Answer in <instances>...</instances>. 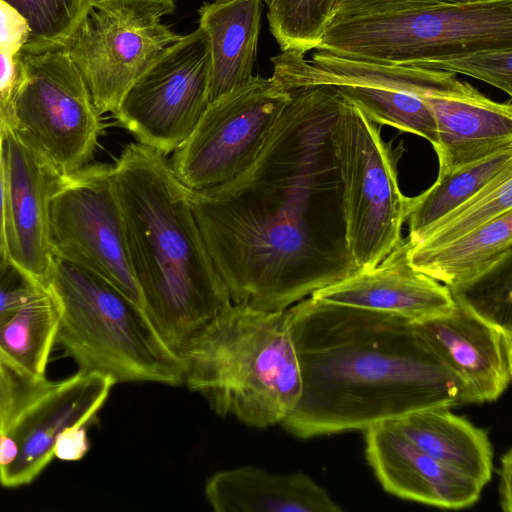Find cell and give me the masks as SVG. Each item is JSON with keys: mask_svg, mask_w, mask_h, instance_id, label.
Returning a JSON list of instances; mask_svg holds the SVG:
<instances>
[{"mask_svg": "<svg viewBox=\"0 0 512 512\" xmlns=\"http://www.w3.org/2000/svg\"><path fill=\"white\" fill-rule=\"evenodd\" d=\"M273 77L288 99L255 159L224 184L189 191L231 302L264 311L287 309L357 271L330 134L345 97L332 85Z\"/></svg>", "mask_w": 512, "mask_h": 512, "instance_id": "cell-1", "label": "cell"}, {"mask_svg": "<svg viewBox=\"0 0 512 512\" xmlns=\"http://www.w3.org/2000/svg\"><path fill=\"white\" fill-rule=\"evenodd\" d=\"M301 394L281 426L311 437L468 404L460 380L415 322L308 296L287 308Z\"/></svg>", "mask_w": 512, "mask_h": 512, "instance_id": "cell-2", "label": "cell"}, {"mask_svg": "<svg viewBox=\"0 0 512 512\" xmlns=\"http://www.w3.org/2000/svg\"><path fill=\"white\" fill-rule=\"evenodd\" d=\"M113 166L127 253L143 310L180 358L231 304L166 155L127 144Z\"/></svg>", "mask_w": 512, "mask_h": 512, "instance_id": "cell-3", "label": "cell"}, {"mask_svg": "<svg viewBox=\"0 0 512 512\" xmlns=\"http://www.w3.org/2000/svg\"><path fill=\"white\" fill-rule=\"evenodd\" d=\"M184 384L220 417L258 429L281 424L301 394L287 309L232 303L183 357Z\"/></svg>", "mask_w": 512, "mask_h": 512, "instance_id": "cell-4", "label": "cell"}, {"mask_svg": "<svg viewBox=\"0 0 512 512\" xmlns=\"http://www.w3.org/2000/svg\"><path fill=\"white\" fill-rule=\"evenodd\" d=\"M46 287L59 307L56 344L78 371L116 384H184L185 364L143 308L106 279L55 256Z\"/></svg>", "mask_w": 512, "mask_h": 512, "instance_id": "cell-5", "label": "cell"}, {"mask_svg": "<svg viewBox=\"0 0 512 512\" xmlns=\"http://www.w3.org/2000/svg\"><path fill=\"white\" fill-rule=\"evenodd\" d=\"M500 47H512V0H462L337 19L324 28L316 49L398 62Z\"/></svg>", "mask_w": 512, "mask_h": 512, "instance_id": "cell-6", "label": "cell"}, {"mask_svg": "<svg viewBox=\"0 0 512 512\" xmlns=\"http://www.w3.org/2000/svg\"><path fill=\"white\" fill-rule=\"evenodd\" d=\"M342 182L345 238L358 270L378 265L403 240L406 196L398 184L403 148L346 97L330 130Z\"/></svg>", "mask_w": 512, "mask_h": 512, "instance_id": "cell-7", "label": "cell"}, {"mask_svg": "<svg viewBox=\"0 0 512 512\" xmlns=\"http://www.w3.org/2000/svg\"><path fill=\"white\" fill-rule=\"evenodd\" d=\"M273 74L301 84L336 87L371 121L394 127L437 145L427 94L447 91L462 81L455 73L393 62H369L314 50L305 55L281 51L271 58Z\"/></svg>", "mask_w": 512, "mask_h": 512, "instance_id": "cell-8", "label": "cell"}, {"mask_svg": "<svg viewBox=\"0 0 512 512\" xmlns=\"http://www.w3.org/2000/svg\"><path fill=\"white\" fill-rule=\"evenodd\" d=\"M22 80L11 128L61 175L93 159L101 115L66 50L21 53Z\"/></svg>", "mask_w": 512, "mask_h": 512, "instance_id": "cell-9", "label": "cell"}, {"mask_svg": "<svg viewBox=\"0 0 512 512\" xmlns=\"http://www.w3.org/2000/svg\"><path fill=\"white\" fill-rule=\"evenodd\" d=\"M287 99L288 91L276 78L253 75L212 100L173 152V172L190 190L230 181L255 159Z\"/></svg>", "mask_w": 512, "mask_h": 512, "instance_id": "cell-10", "label": "cell"}, {"mask_svg": "<svg viewBox=\"0 0 512 512\" xmlns=\"http://www.w3.org/2000/svg\"><path fill=\"white\" fill-rule=\"evenodd\" d=\"M209 103V44L198 27L154 59L112 115L137 142L167 155L188 138Z\"/></svg>", "mask_w": 512, "mask_h": 512, "instance_id": "cell-11", "label": "cell"}, {"mask_svg": "<svg viewBox=\"0 0 512 512\" xmlns=\"http://www.w3.org/2000/svg\"><path fill=\"white\" fill-rule=\"evenodd\" d=\"M50 236L55 256L96 273L143 308L112 165L88 164L65 176L51 201Z\"/></svg>", "mask_w": 512, "mask_h": 512, "instance_id": "cell-12", "label": "cell"}, {"mask_svg": "<svg viewBox=\"0 0 512 512\" xmlns=\"http://www.w3.org/2000/svg\"><path fill=\"white\" fill-rule=\"evenodd\" d=\"M180 37L159 19L93 8L64 50L98 113L113 114L138 77Z\"/></svg>", "mask_w": 512, "mask_h": 512, "instance_id": "cell-13", "label": "cell"}, {"mask_svg": "<svg viewBox=\"0 0 512 512\" xmlns=\"http://www.w3.org/2000/svg\"><path fill=\"white\" fill-rule=\"evenodd\" d=\"M5 171V252L46 287L55 259L50 205L65 176L9 127L2 142Z\"/></svg>", "mask_w": 512, "mask_h": 512, "instance_id": "cell-14", "label": "cell"}, {"mask_svg": "<svg viewBox=\"0 0 512 512\" xmlns=\"http://www.w3.org/2000/svg\"><path fill=\"white\" fill-rule=\"evenodd\" d=\"M115 384L108 376L80 371L53 382L7 430L18 455L0 467V484L17 488L33 482L55 458L58 436L69 427L90 424Z\"/></svg>", "mask_w": 512, "mask_h": 512, "instance_id": "cell-15", "label": "cell"}, {"mask_svg": "<svg viewBox=\"0 0 512 512\" xmlns=\"http://www.w3.org/2000/svg\"><path fill=\"white\" fill-rule=\"evenodd\" d=\"M415 323L462 383L468 404L496 400L506 390L512 378V333L455 301L448 312Z\"/></svg>", "mask_w": 512, "mask_h": 512, "instance_id": "cell-16", "label": "cell"}, {"mask_svg": "<svg viewBox=\"0 0 512 512\" xmlns=\"http://www.w3.org/2000/svg\"><path fill=\"white\" fill-rule=\"evenodd\" d=\"M365 455L390 494L446 509L475 504L483 487L438 462L404 436L391 421L364 430Z\"/></svg>", "mask_w": 512, "mask_h": 512, "instance_id": "cell-17", "label": "cell"}, {"mask_svg": "<svg viewBox=\"0 0 512 512\" xmlns=\"http://www.w3.org/2000/svg\"><path fill=\"white\" fill-rule=\"evenodd\" d=\"M408 237L378 265L358 270L310 296L325 302L395 314L420 322L454 306L449 289L415 270L409 262Z\"/></svg>", "mask_w": 512, "mask_h": 512, "instance_id": "cell-18", "label": "cell"}, {"mask_svg": "<svg viewBox=\"0 0 512 512\" xmlns=\"http://www.w3.org/2000/svg\"><path fill=\"white\" fill-rule=\"evenodd\" d=\"M437 129L438 174L512 148L511 102H495L470 83L424 96Z\"/></svg>", "mask_w": 512, "mask_h": 512, "instance_id": "cell-19", "label": "cell"}, {"mask_svg": "<svg viewBox=\"0 0 512 512\" xmlns=\"http://www.w3.org/2000/svg\"><path fill=\"white\" fill-rule=\"evenodd\" d=\"M216 512H340L342 508L302 472L274 474L241 466L211 475L204 486Z\"/></svg>", "mask_w": 512, "mask_h": 512, "instance_id": "cell-20", "label": "cell"}, {"mask_svg": "<svg viewBox=\"0 0 512 512\" xmlns=\"http://www.w3.org/2000/svg\"><path fill=\"white\" fill-rule=\"evenodd\" d=\"M263 0H215L199 8L210 53V102L247 82L257 56Z\"/></svg>", "mask_w": 512, "mask_h": 512, "instance_id": "cell-21", "label": "cell"}, {"mask_svg": "<svg viewBox=\"0 0 512 512\" xmlns=\"http://www.w3.org/2000/svg\"><path fill=\"white\" fill-rule=\"evenodd\" d=\"M393 425L423 452L482 487L491 479L493 450L487 432L447 407L405 414Z\"/></svg>", "mask_w": 512, "mask_h": 512, "instance_id": "cell-22", "label": "cell"}, {"mask_svg": "<svg viewBox=\"0 0 512 512\" xmlns=\"http://www.w3.org/2000/svg\"><path fill=\"white\" fill-rule=\"evenodd\" d=\"M512 254V210L482 227L430 249L408 251L412 267L445 285L460 287Z\"/></svg>", "mask_w": 512, "mask_h": 512, "instance_id": "cell-23", "label": "cell"}, {"mask_svg": "<svg viewBox=\"0 0 512 512\" xmlns=\"http://www.w3.org/2000/svg\"><path fill=\"white\" fill-rule=\"evenodd\" d=\"M512 165V148L438 174L435 183L423 193L406 198L409 242L414 244L422 233L440 218L463 204L502 170Z\"/></svg>", "mask_w": 512, "mask_h": 512, "instance_id": "cell-24", "label": "cell"}, {"mask_svg": "<svg viewBox=\"0 0 512 512\" xmlns=\"http://www.w3.org/2000/svg\"><path fill=\"white\" fill-rule=\"evenodd\" d=\"M58 324L57 301L44 287L0 324V350L29 375L46 379Z\"/></svg>", "mask_w": 512, "mask_h": 512, "instance_id": "cell-25", "label": "cell"}, {"mask_svg": "<svg viewBox=\"0 0 512 512\" xmlns=\"http://www.w3.org/2000/svg\"><path fill=\"white\" fill-rule=\"evenodd\" d=\"M512 210V165L502 170L472 198L440 218L419 239L415 249H430L464 236Z\"/></svg>", "mask_w": 512, "mask_h": 512, "instance_id": "cell-26", "label": "cell"}, {"mask_svg": "<svg viewBox=\"0 0 512 512\" xmlns=\"http://www.w3.org/2000/svg\"><path fill=\"white\" fill-rule=\"evenodd\" d=\"M27 20L30 36L22 53L63 50L96 0H4Z\"/></svg>", "mask_w": 512, "mask_h": 512, "instance_id": "cell-27", "label": "cell"}, {"mask_svg": "<svg viewBox=\"0 0 512 512\" xmlns=\"http://www.w3.org/2000/svg\"><path fill=\"white\" fill-rule=\"evenodd\" d=\"M449 291L455 302L512 333V254L479 277Z\"/></svg>", "mask_w": 512, "mask_h": 512, "instance_id": "cell-28", "label": "cell"}, {"mask_svg": "<svg viewBox=\"0 0 512 512\" xmlns=\"http://www.w3.org/2000/svg\"><path fill=\"white\" fill-rule=\"evenodd\" d=\"M321 0H275L268 22L281 51L305 55L315 50L323 34Z\"/></svg>", "mask_w": 512, "mask_h": 512, "instance_id": "cell-29", "label": "cell"}, {"mask_svg": "<svg viewBox=\"0 0 512 512\" xmlns=\"http://www.w3.org/2000/svg\"><path fill=\"white\" fill-rule=\"evenodd\" d=\"M393 63L464 74L512 95V47L479 49L443 58Z\"/></svg>", "mask_w": 512, "mask_h": 512, "instance_id": "cell-30", "label": "cell"}, {"mask_svg": "<svg viewBox=\"0 0 512 512\" xmlns=\"http://www.w3.org/2000/svg\"><path fill=\"white\" fill-rule=\"evenodd\" d=\"M52 384L29 375L0 350V434Z\"/></svg>", "mask_w": 512, "mask_h": 512, "instance_id": "cell-31", "label": "cell"}, {"mask_svg": "<svg viewBox=\"0 0 512 512\" xmlns=\"http://www.w3.org/2000/svg\"><path fill=\"white\" fill-rule=\"evenodd\" d=\"M462 0H321L323 30L333 20L382 14L414 7Z\"/></svg>", "mask_w": 512, "mask_h": 512, "instance_id": "cell-32", "label": "cell"}, {"mask_svg": "<svg viewBox=\"0 0 512 512\" xmlns=\"http://www.w3.org/2000/svg\"><path fill=\"white\" fill-rule=\"evenodd\" d=\"M44 286L0 253V324Z\"/></svg>", "mask_w": 512, "mask_h": 512, "instance_id": "cell-33", "label": "cell"}, {"mask_svg": "<svg viewBox=\"0 0 512 512\" xmlns=\"http://www.w3.org/2000/svg\"><path fill=\"white\" fill-rule=\"evenodd\" d=\"M21 80V53L12 57L0 52V148L8 128L12 126Z\"/></svg>", "mask_w": 512, "mask_h": 512, "instance_id": "cell-34", "label": "cell"}, {"mask_svg": "<svg viewBox=\"0 0 512 512\" xmlns=\"http://www.w3.org/2000/svg\"><path fill=\"white\" fill-rule=\"evenodd\" d=\"M30 36L24 16L12 5L0 0V52L15 57L22 53Z\"/></svg>", "mask_w": 512, "mask_h": 512, "instance_id": "cell-35", "label": "cell"}, {"mask_svg": "<svg viewBox=\"0 0 512 512\" xmlns=\"http://www.w3.org/2000/svg\"><path fill=\"white\" fill-rule=\"evenodd\" d=\"M176 0H96L94 8L136 17L159 19L172 14Z\"/></svg>", "mask_w": 512, "mask_h": 512, "instance_id": "cell-36", "label": "cell"}, {"mask_svg": "<svg viewBox=\"0 0 512 512\" xmlns=\"http://www.w3.org/2000/svg\"><path fill=\"white\" fill-rule=\"evenodd\" d=\"M90 449L87 426H74L64 430L54 446V457L64 461L82 459Z\"/></svg>", "mask_w": 512, "mask_h": 512, "instance_id": "cell-37", "label": "cell"}, {"mask_svg": "<svg viewBox=\"0 0 512 512\" xmlns=\"http://www.w3.org/2000/svg\"><path fill=\"white\" fill-rule=\"evenodd\" d=\"M512 450L509 448L501 457L499 469V500L504 512L512 510Z\"/></svg>", "mask_w": 512, "mask_h": 512, "instance_id": "cell-38", "label": "cell"}, {"mask_svg": "<svg viewBox=\"0 0 512 512\" xmlns=\"http://www.w3.org/2000/svg\"><path fill=\"white\" fill-rule=\"evenodd\" d=\"M0 253L5 252V171L0 148Z\"/></svg>", "mask_w": 512, "mask_h": 512, "instance_id": "cell-39", "label": "cell"}, {"mask_svg": "<svg viewBox=\"0 0 512 512\" xmlns=\"http://www.w3.org/2000/svg\"><path fill=\"white\" fill-rule=\"evenodd\" d=\"M275 0H263V2L267 5V7H270Z\"/></svg>", "mask_w": 512, "mask_h": 512, "instance_id": "cell-40", "label": "cell"}]
</instances>
